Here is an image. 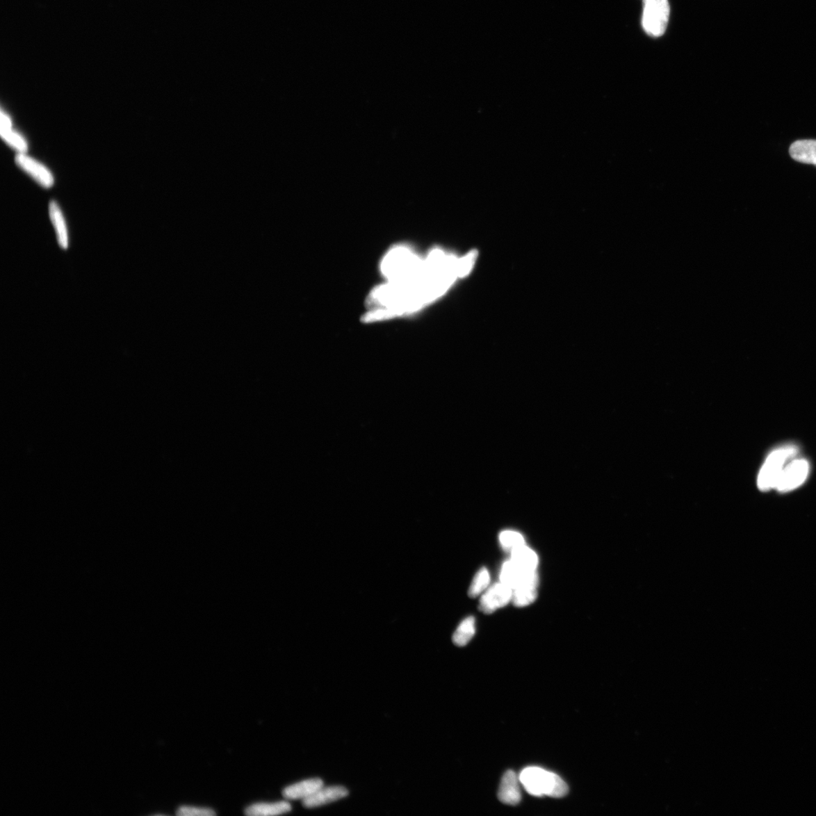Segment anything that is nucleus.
<instances>
[{
	"instance_id": "f257e3e1",
	"label": "nucleus",
	"mask_w": 816,
	"mask_h": 816,
	"mask_svg": "<svg viewBox=\"0 0 816 816\" xmlns=\"http://www.w3.org/2000/svg\"><path fill=\"white\" fill-rule=\"evenodd\" d=\"M519 778L526 792L535 797L561 798L569 792L567 784L558 775L540 767H527Z\"/></svg>"
},
{
	"instance_id": "f03ea898",
	"label": "nucleus",
	"mask_w": 816,
	"mask_h": 816,
	"mask_svg": "<svg viewBox=\"0 0 816 816\" xmlns=\"http://www.w3.org/2000/svg\"><path fill=\"white\" fill-rule=\"evenodd\" d=\"M798 448L793 445L781 446L772 451L761 467L758 486L760 491L775 489L779 477L787 464L797 457Z\"/></svg>"
},
{
	"instance_id": "7ed1b4c3",
	"label": "nucleus",
	"mask_w": 816,
	"mask_h": 816,
	"mask_svg": "<svg viewBox=\"0 0 816 816\" xmlns=\"http://www.w3.org/2000/svg\"><path fill=\"white\" fill-rule=\"evenodd\" d=\"M670 11L668 0H644L642 27L649 36L663 35L669 21Z\"/></svg>"
},
{
	"instance_id": "20e7f679",
	"label": "nucleus",
	"mask_w": 816,
	"mask_h": 816,
	"mask_svg": "<svg viewBox=\"0 0 816 816\" xmlns=\"http://www.w3.org/2000/svg\"><path fill=\"white\" fill-rule=\"evenodd\" d=\"M810 468V464L806 459L795 457L785 466L775 489L786 493L800 487L808 478Z\"/></svg>"
},
{
	"instance_id": "39448f33",
	"label": "nucleus",
	"mask_w": 816,
	"mask_h": 816,
	"mask_svg": "<svg viewBox=\"0 0 816 816\" xmlns=\"http://www.w3.org/2000/svg\"><path fill=\"white\" fill-rule=\"evenodd\" d=\"M15 163L26 174L37 182L43 188H50L55 184L54 173L38 160L28 153L16 154Z\"/></svg>"
},
{
	"instance_id": "423d86ee",
	"label": "nucleus",
	"mask_w": 816,
	"mask_h": 816,
	"mask_svg": "<svg viewBox=\"0 0 816 816\" xmlns=\"http://www.w3.org/2000/svg\"><path fill=\"white\" fill-rule=\"evenodd\" d=\"M500 581L512 589L539 584V578L536 571H528L516 565L513 561H507L503 564Z\"/></svg>"
},
{
	"instance_id": "0eeeda50",
	"label": "nucleus",
	"mask_w": 816,
	"mask_h": 816,
	"mask_svg": "<svg viewBox=\"0 0 816 816\" xmlns=\"http://www.w3.org/2000/svg\"><path fill=\"white\" fill-rule=\"evenodd\" d=\"M512 596L513 589L503 583H497L482 596L479 609L486 614H492L512 601Z\"/></svg>"
},
{
	"instance_id": "6e6552de",
	"label": "nucleus",
	"mask_w": 816,
	"mask_h": 816,
	"mask_svg": "<svg viewBox=\"0 0 816 816\" xmlns=\"http://www.w3.org/2000/svg\"><path fill=\"white\" fill-rule=\"evenodd\" d=\"M349 795L347 789L341 786L321 788L317 792L302 801L307 808H316L336 802Z\"/></svg>"
},
{
	"instance_id": "1a4fd4ad",
	"label": "nucleus",
	"mask_w": 816,
	"mask_h": 816,
	"mask_svg": "<svg viewBox=\"0 0 816 816\" xmlns=\"http://www.w3.org/2000/svg\"><path fill=\"white\" fill-rule=\"evenodd\" d=\"M519 783V778L516 772L512 770L507 771L501 780L498 791L499 800L507 805L519 804L522 799Z\"/></svg>"
},
{
	"instance_id": "9d476101",
	"label": "nucleus",
	"mask_w": 816,
	"mask_h": 816,
	"mask_svg": "<svg viewBox=\"0 0 816 816\" xmlns=\"http://www.w3.org/2000/svg\"><path fill=\"white\" fill-rule=\"evenodd\" d=\"M324 787L323 781L311 778L289 785L283 790V796L289 800H305Z\"/></svg>"
},
{
	"instance_id": "9b49d317",
	"label": "nucleus",
	"mask_w": 816,
	"mask_h": 816,
	"mask_svg": "<svg viewBox=\"0 0 816 816\" xmlns=\"http://www.w3.org/2000/svg\"><path fill=\"white\" fill-rule=\"evenodd\" d=\"M49 214L56 231L60 247L67 250L69 246L67 225L62 208L60 207L56 199H51L49 204Z\"/></svg>"
},
{
	"instance_id": "f8f14e48",
	"label": "nucleus",
	"mask_w": 816,
	"mask_h": 816,
	"mask_svg": "<svg viewBox=\"0 0 816 816\" xmlns=\"http://www.w3.org/2000/svg\"><path fill=\"white\" fill-rule=\"evenodd\" d=\"M292 807L288 801L256 803L247 807L245 813L250 816L277 815L288 813Z\"/></svg>"
},
{
	"instance_id": "ddd939ff",
	"label": "nucleus",
	"mask_w": 816,
	"mask_h": 816,
	"mask_svg": "<svg viewBox=\"0 0 816 816\" xmlns=\"http://www.w3.org/2000/svg\"><path fill=\"white\" fill-rule=\"evenodd\" d=\"M789 153L797 162L816 165V140L797 141L790 147Z\"/></svg>"
},
{
	"instance_id": "4468645a",
	"label": "nucleus",
	"mask_w": 816,
	"mask_h": 816,
	"mask_svg": "<svg viewBox=\"0 0 816 816\" xmlns=\"http://www.w3.org/2000/svg\"><path fill=\"white\" fill-rule=\"evenodd\" d=\"M511 561L518 566L528 571H536L538 565L537 555L525 545L512 551Z\"/></svg>"
},
{
	"instance_id": "2eb2a0df",
	"label": "nucleus",
	"mask_w": 816,
	"mask_h": 816,
	"mask_svg": "<svg viewBox=\"0 0 816 816\" xmlns=\"http://www.w3.org/2000/svg\"><path fill=\"white\" fill-rule=\"evenodd\" d=\"M2 140L17 154L28 153L29 144L26 138L13 127H0Z\"/></svg>"
},
{
	"instance_id": "dca6fc26",
	"label": "nucleus",
	"mask_w": 816,
	"mask_h": 816,
	"mask_svg": "<svg viewBox=\"0 0 816 816\" xmlns=\"http://www.w3.org/2000/svg\"><path fill=\"white\" fill-rule=\"evenodd\" d=\"M475 633V619L471 616L459 623L454 633L453 642L457 646H465L472 639Z\"/></svg>"
},
{
	"instance_id": "f3484780",
	"label": "nucleus",
	"mask_w": 816,
	"mask_h": 816,
	"mask_svg": "<svg viewBox=\"0 0 816 816\" xmlns=\"http://www.w3.org/2000/svg\"><path fill=\"white\" fill-rule=\"evenodd\" d=\"M537 587L535 585H528L514 589L512 602L520 607L531 605L537 597Z\"/></svg>"
},
{
	"instance_id": "a211bd4d",
	"label": "nucleus",
	"mask_w": 816,
	"mask_h": 816,
	"mask_svg": "<svg viewBox=\"0 0 816 816\" xmlns=\"http://www.w3.org/2000/svg\"><path fill=\"white\" fill-rule=\"evenodd\" d=\"M490 583V576L487 569L482 568L476 573L473 578V583L468 589V595L471 598H475L478 596L484 590L488 587Z\"/></svg>"
},
{
	"instance_id": "6ab92c4d",
	"label": "nucleus",
	"mask_w": 816,
	"mask_h": 816,
	"mask_svg": "<svg viewBox=\"0 0 816 816\" xmlns=\"http://www.w3.org/2000/svg\"><path fill=\"white\" fill-rule=\"evenodd\" d=\"M502 548L506 551L512 552L525 545L524 537L522 535L514 531H505L499 537Z\"/></svg>"
},
{
	"instance_id": "aec40b11",
	"label": "nucleus",
	"mask_w": 816,
	"mask_h": 816,
	"mask_svg": "<svg viewBox=\"0 0 816 816\" xmlns=\"http://www.w3.org/2000/svg\"><path fill=\"white\" fill-rule=\"evenodd\" d=\"M177 815L179 816H213L216 813L214 810L208 808V807L181 806L177 811Z\"/></svg>"
}]
</instances>
